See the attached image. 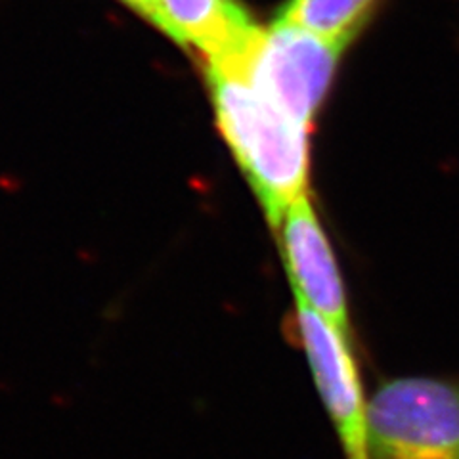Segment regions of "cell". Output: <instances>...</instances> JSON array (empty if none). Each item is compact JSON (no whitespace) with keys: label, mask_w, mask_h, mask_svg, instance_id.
<instances>
[{"label":"cell","mask_w":459,"mask_h":459,"mask_svg":"<svg viewBox=\"0 0 459 459\" xmlns=\"http://www.w3.org/2000/svg\"><path fill=\"white\" fill-rule=\"evenodd\" d=\"M385 0H285L274 20L349 47Z\"/></svg>","instance_id":"obj_7"},{"label":"cell","mask_w":459,"mask_h":459,"mask_svg":"<svg viewBox=\"0 0 459 459\" xmlns=\"http://www.w3.org/2000/svg\"><path fill=\"white\" fill-rule=\"evenodd\" d=\"M366 459H459V381L381 383L368 398Z\"/></svg>","instance_id":"obj_2"},{"label":"cell","mask_w":459,"mask_h":459,"mask_svg":"<svg viewBox=\"0 0 459 459\" xmlns=\"http://www.w3.org/2000/svg\"><path fill=\"white\" fill-rule=\"evenodd\" d=\"M175 42L192 47L204 62L247 54L261 35L239 0H161Z\"/></svg>","instance_id":"obj_6"},{"label":"cell","mask_w":459,"mask_h":459,"mask_svg":"<svg viewBox=\"0 0 459 459\" xmlns=\"http://www.w3.org/2000/svg\"><path fill=\"white\" fill-rule=\"evenodd\" d=\"M276 232L295 303L305 305L351 335L349 303L341 270L308 194L285 211Z\"/></svg>","instance_id":"obj_5"},{"label":"cell","mask_w":459,"mask_h":459,"mask_svg":"<svg viewBox=\"0 0 459 459\" xmlns=\"http://www.w3.org/2000/svg\"><path fill=\"white\" fill-rule=\"evenodd\" d=\"M128 8L134 10L138 16H142L152 25H155L160 31L169 35L172 40H175V31H172V25L167 18V13L163 10L161 0H121Z\"/></svg>","instance_id":"obj_8"},{"label":"cell","mask_w":459,"mask_h":459,"mask_svg":"<svg viewBox=\"0 0 459 459\" xmlns=\"http://www.w3.org/2000/svg\"><path fill=\"white\" fill-rule=\"evenodd\" d=\"M249 52L207 62L205 71L221 133L268 222L278 228L285 211L308 194V126L283 113L253 82Z\"/></svg>","instance_id":"obj_1"},{"label":"cell","mask_w":459,"mask_h":459,"mask_svg":"<svg viewBox=\"0 0 459 459\" xmlns=\"http://www.w3.org/2000/svg\"><path fill=\"white\" fill-rule=\"evenodd\" d=\"M295 325L307 352L324 408L333 423L344 459H366L368 398L351 351V335L320 314L295 303Z\"/></svg>","instance_id":"obj_4"},{"label":"cell","mask_w":459,"mask_h":459,"mask_svg":"<svg viewBox=\"0 0 459 459\" xmlns=\"http://www.w3.org/2000/svg\"><path fill=\"white\" fill-rule=\"evenodd\" d=\"M347 47L274 20L263 27L247 57L261 92L297 123L310 126L335 81Z\"/></svg>","instance_id":"obj_3"}]
</instances>
